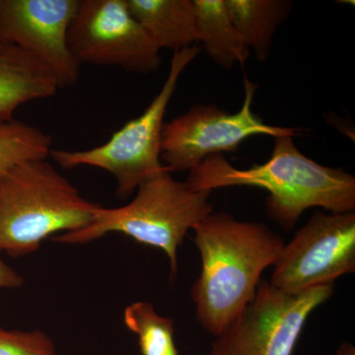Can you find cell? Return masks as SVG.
<instances>
[{"instance_id": "cell-7", "label": "cell", "mask_w": 355, "mask_h": 355, "mask_svg": "<svg viewBox=\"0 0 355 355\" xmlns=\"http://www.w3.org/2000/svg\"><path fill=\"white\" fill-rule=\"evenodd\" d=\"M244 83V103L237 113H227L214 105H198L164 123L161 160L170 172H190L205 159L236 150L254 135L275 139L298 135L297 128L268 125L259 118L252 110L258 85L247 76Z\"/></svg>"}, {"instance_id": "cell-14", "label": "cell", "mask_w": 355, "mask_h": 355, "mask_svg": "<svg viewBox=\"0 0 355 355\" xmlns=\"http://www.w3.org/2000/svg\"><path fill=\"white\" fill-rule=\"evenodd\" d=\"M231 21L249 50L261 62L270 53L277 27L291 13V2L284 0H224Z\"/></svg>"}, {"instance_id": "cell-16", "label": "cell", "mask_w": 355, "mask_h": 355, "mask_svg": "<svg viewBox=\"0 0 355 355\" xmlns=\"http://www.w3.org/2000/svg\"><path fill=\"white\" fill-rule=\"evenodd\" d=\"M128 330L139 336L142 355H178L174 342V322L160 316L148 302L128 305L123 314Z\"/></svg>"}, {"instance_id": "cell-19", "label": "cell", "mask_w": 355, "mask_h": 355, "mask_svg": "<svg viewBox=\"0 0 355 355\" xmlns=\"http://www.w3.org/2000/svg\"><path fill=\"white\" fill-rule=\"evenodd\" d=\"M336 355H354V349L352 345H343L338 352H336Z\"/></svg>"}, {"instance_id": "cell-13", "label": "cell", "mask_w": 355, "mask_h": 355, "mask_svg": "<svg viewBox=\"0 0 355 355\" xmlns=\"http://www.w3.org/2000/svg\"><path fill=\"white\" fill-rule=\"evenodd\" d=\"M198 42L224 69L244 64L250 50L229 17L224 0H193Z\"/></svg>"}, {"instance_id": "cell-6", "label": "cell", "mask_w": 355, "mask_h": 355, "mask_svg": "<svg viewBox=\"0 0 355 355\" xmlns=\"http://www.w3.org/2000/svg\"><path fill=\"white\" fill-rule=\"evenodd\" d=\"M334 284L288 293L261 279L253 300L212 343L210 355H292L308 318Z\"/></svg>"}, {"instance_id": "cell-1", "label": "cell", "mask_w": 355, "mask_h": 355, "mask_svg": "<svg viewBox=\"0 0 355 355\" xmlns=\"http://www.w3.org/2000/svg\"><path fill=\"white\" fill-rule=\"evenodd\" d=\"M202 272L191 288L198 323L219 336L252 300L261 275L284 248L279 233L258 222L209 214L193 228Z\"/></svg>"}, {"instance_id": "cell-15", "label": "cell", "mask_w": 355, "mask_h": 355, "mask_svg": "<svg viewBox=\"0 0 355 355\" xmlns=\"http://www.w3.org/2000/svg\"><path fill=\"white\" fill-rule=\"evenodd\" d=\"M51 139L41 128L15 119L0 121V175L21 163L46 159Z\"/></svg>"}, {"instance_id": "cell-4", "label": "cell", "mask_w": 355, "mask_h": 355, "mask_svg": "<svg viewBox=\"0 0 355 355\" xmlns=\"http://www.w3.org/2000/svg\"><path fill=\"white\" fill-rule=\"evenodd\" d=\"M135 198L116 209L97 207L87 225L62 233L53 241L84 244L112 232L162 250L172 277L178 272V249L189 230L214 211L212 191H197L187 182L176 181L169 170L139 184Z\"/></svg>"}, {"instance_id": "cell-18", "label": "cell", "mask_w": 355, "mask_h": 355, "mask_svg": "<svg viewBox=\"0 0 355 355\" xmlns=\"http://www.w3.org/2000/svg\"><path fill=\"white\" fill-rule=\"evenodd\" d=\"M23 284L24 279L19 273L7 266L0 258V288H18L22 286Z\"/></svg>"}, {"instance_id": "cell-3", "label": "cell", "mask_w": 355, "mask_h": 355, "mask_svg": "<svg viewBox=\"0 0 355 355\" xmlns=\"http://www.w3.org/2000/svg\"><path fill=\"white\" fill-rule=\"evenodd\" d=\"M98 207L46 159L16 165L0 175V252L31 254L51 235L87 225Z\"/></svg>"}, {"instance_id": "cell-11", "label": "cell", "mask_w": 355, "mask_h": 355, "mask_svg": "<svg viewBox=\"0 0 355 355\" xmlns=\"http://www.w3.org/2000/svg\"><path fill=\"white\" fill-rule=\"evenodd\" d=\"M57 79L46 67L9 44L0 43V121H10L23 105L57 94Z\"/></svg>"}, {"instance_id": "cell-8", "label": "cell", "mask_w": 355, "mask_h": 355, "mask_svg": "<svg viewBox=\"0 0 355 355\" xmlns=\"http://www.w3.org/2000/svg\"><path fill=\"white\" fill-rule=\"evenodd\" d=\"M69 44L79 64L118 67L147 74L160 67V50L133 17L127 0H79Z\"/></svg>"}, {"instance_id": "cell-17", "label": "cell", "mask_w": 355, "mask_h": 355, "mask_svg": "<svg viewBox=\"0 0 355 355\" xmlns=\"http://www.w3.org/2000/svg\"><path fill=\"white\" fill-rule=\"evenodd\" d=\"M0 355H58L50 336L41 331L0 328Z\"/></svg>"}, {"instance_id": "cell-9", "label": "cell", "mask_w": 355, "mask_h": 355, "mask_svg": "<svg viewBox=\"0 0 355 355\" xmlns=\"http://www.w3.org/2000/svg\"><path fill=\"white\" fill-rule=\"evenodd\" d=\"M270 282L288 293L334 284L355 272V212H316L284 244Z\"/></svg>"}, {"instance_id": "cell-5", "label": "cell", "mask_w": 355, "mask_h": 355, "mask_svg": "<svg viewBox=\"0 0 355 355\" xmlns=\"http://www.w3.org/2000/svg\"><path fill=\"white\" fill-rule=\"evenodd\" d=\"M200 51V46L193 44L175 51L167 78L153 102L140 116L114 132L108 141L88 150L53 149L50 156L64 169L91 166L109 172L116 179V195L121 198L130 197L139 184L169 170L161 160L166 111L180 76Z\"/></svg>"}, {"instance_id": "cell-2", "label": "cell", "mask_w": 355, "mask_h": 355, "mask_svg": "<svg viewBox=\"0 0 355 355\" xmlns=\"http://www.w3.org/2000/svg\"><path fill=\"white\" fill-rule=\"evenodd\" d=\"M293 137H275L270 158L249 169L233 167L222 155L205 159L191 170L186 182L197 191L226 187L263 189L270 193L268 216L286 231L311 207L334 214L354 211L355 178L308 158L296 147Z\"/></svg>"}, {"instance_id": "cell-10", "label": "cell", "mask_w": 355, "mask_h": 355, "mask_svg": "<svg viewBox=\"0 0 355 355\" xmlns=\"http://www.w3.org/2000/svg\"><path fill=\"white\" fill-rule=\"evenodd\" d=\"M79 0H0V43L36 58L60 88L73 86L80 67L69 44Z\"/></svg>"}, {"instance_id": "cell-12", "label": "cell", "mask_w": 355, "mask_h": 355, "mask_svg": "<svg viewBox=\"0 0 355 355\" xmlns=\"http://www.w3.org/2000/svg\"><path fill=\"white\" fill-rule=\"evenodd\" d=\"M127 3L159 50L175 53L197 43L193 0H127Z\"/></svg>"}]
</instances>
